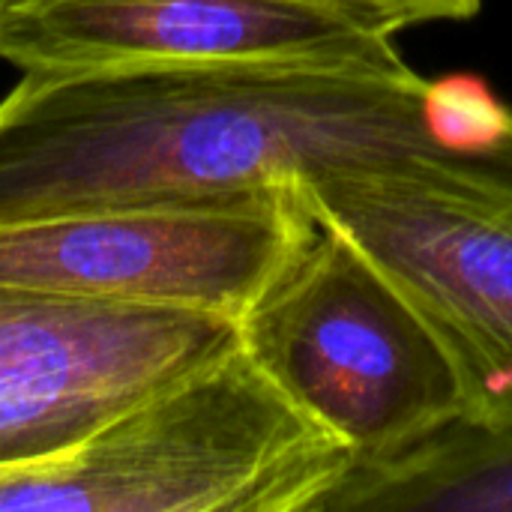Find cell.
<instances>
[{
    "instance_id": "1",
    "label": "cell",
    "mask_w": 512,
    "mask_h": 512,
    "mask_svg": "<svg viewBox=\"0 0 512 512\" xmlns=\"http://www.w3.org/2000/svg\"><path fill=\"white\" fill-rule=\"evenodd\" d=\"M426 84L402 57L21 72L0 96V225L231 198L444 153Z\"/></svg>"
},
{
    "instance_id": "2",
    "label": "cell",
    "mask_w": 512,
    "mask_h": 512,
    "mask_svg": "<svg viewBox=\"0 0 512 512\" xmlns=\"http://www.w3.org/2000/svg\"><path fill=\"white\" fill-rule=\"evenodd\" d=\"M354 465L237 342L81 444L0 471V510L321 512Z\"/></svg>"
},
{
    "instance_id": "3",
    "label": "cell",
    "mask_w": 512,
    "mask_h": 512,
    "mask_svg": "<svg viewBox=\"0 0 512 512\" xmlns=\"http://www.w3.org/2000/svg\"><path fill=\"white\" fill-rule=\"evenodd\" d=\"M297 189L435 333L462 387V423L512 429V156L408 153Z\"/></svg>"
},
{
    "instance_id": "4",
    "label": "cell",
    "mask_w": 512,
    "mask_h": 512,
    "mask_svg": "<svg viewBox=\"0 0 512 512\" xmlns=\"http://www.w3.org/2000/svg\"><path fill=\"white\" fill-rule=\"evenodd\" d=\"M261 369L360 462L465 420L450 357L417 309L342 234H318L240 318Z\"/></svg>"
},
{
    "instance_id": "5",
    "label": "cell",
    "mask_w": 512,
    "mask_h": 512,
    "mask_svg": "<svg viewBox=\"0 0 512 512\" xmlns=\"http://www.w3.org/2000/svg\"><path fill=\"white\" fill-rule=\"evenodd\" d=\"M318 234L297 186L0 225V285L240 318Z\"/></svg>"
},
{
    "instance_id": "6",
    "label": "cell",
    "mask_w": 512,
    "mask_h": 512,
    "mask_svg": "<svg viewBox=\"0 0 512 512\" xmlns=\"http://www.w3.org/2000/svg\"><path fill=\"white\" fill-rule=\"evenodd\" d=\"M237 342L216 312L0 285V471L81 444Z\"/></svg>"
},
{
    "instance_id": "7",
    "label": "cell",
    "mask_w": 512,
    "mask_h": 512,
    "mask_svg": "<svg viewBox=\"0 0 512 512\" xmlns=\"http://www.w3.org/2000/svg\"><path fill=\"white\" fill-rule=\"evenodd\" d=\"M387 15L357 0H3L0 60L21 72L132 63L399 60Z\"/></svg>"
},
{
    "instance_id": "8",
    "label": "cell",
    "mask_w": 512,
    "mask_h": 512,
    "mask_svg": "<svg viewBox=\"0 0 512 512\" xmlns=\"http://www.w3.org/2000/svg\"><path fill=\"white\" fill-rule=\"evenodd\" d=\"M321 512H512V429L459 423L405 453L360 462Z\"/></svg>"
},
{
    "instance_id": "9",
    "label": "cell",
    "mask_w": 512,
    "mask_h": 512,
    "mask_svg": "<svg viewBox=\"0 0 512 512\" xmlns=\"http://www.w3.org/2000/svg\"><path fill=\"white\" fill-rule=\"evenodd\" d=\"M381 15H387L399 30L432 21H465L474 18L483 0H357Z\"/></svg>"
},
{
    "instance_id": "10",
    "label": "cell",
    "mask_w": 512,
    "mask_h": 512,
    "mask_svg": "<svg viewBox=\"0 0 512 512\" xmlns=\"http://www.w3.org/2000/svg\"><path fill=\"white\" fill-rule=\"evenodd\" d=\"M0 3H3V0H0Z\"/></svg>"
}]
</instances>
